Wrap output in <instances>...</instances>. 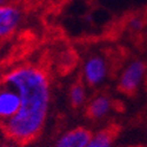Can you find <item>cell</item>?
I'll use <instances>...</instances> for the list:
<instances>
[{
  "mask_svg": "<svg viewBox=\"0 0 147 147\" xmlns=\"http://www.w3.org/2000/svg\"><path fill=\"white\" fill-rule=\"evenodd\" d=\"M0 147H12V146H0Z\"/></svg>",
  "mask_w": 147,
  "mask_h": 147,
  "instance_id": "cell-12",
  "label": "cell"
},
{
  "mask_svg": "<svg viewBox=\"0 0 147 147\" xmlns=\"http://www.w3.org/2000/svg\"><path fill=\"white\" fill-rule=\"evenodd\" d=\"M107 76V65L99 55L90 57L84 64V78L91 86L101 84Z\"/></svg>",
  "mask_w": 147,
  "mask_h": 147,
  "instance_id": "cell-4",
  "label": "cell"
},
{
  "mask_svg": "<svg viewBox=\"0 0 147 147\" xmlns=\"http://www.w3.org/2000/svg\"><path fill=\"white\" fill-rule=\"evenodd\" d=\"M69 99L74 107H80L84 104L85 99H86V91H85V87L80 82L73 84L69 92Z\"/></svg>",
  "mask_w": 147,
  "mask_h": 147,
  "instance_id": "cell-9",
  "label": "cell"
},
{
  "mask_svg": "<svg viewBox=\"0 0 147 147\" xmlns=\"http://www.w3.org/2000/svg\"><path fill=\"white\" fill-rule=\"evenodd\" d=\"M20 108V96L14 87L7 84L0 85V121L13 118Z\"/></svg>",
  "mask_w": 147,
  "mask_h": 147,
  "instance_id": "cell-2",
  "label": "cell"
},
{
  "mask_svg": "<svg viewBox=\"0 0 147 147\" xmlns=\"http://www.w3.org/2000/svg\"><path fill=\"white\" fill-rule=\"evenodd\" d=\"M20 21V12L17 7L9 5L0 6V38L11 34Z\"/></svg>",
  "mask_w": 147,
  "mask_h": 147,
  "instance_id": "cell-5",
  "label": "cell"
},
{
  "mask_svg": "<svg viewBox=\"0 0 147 147\" xmlns=\"http://www.w3.org/2000/svg\"><path fill=\"white\" fill-rule=\"evenodd\" d=\"M112 102L105 95H98L88 105V114L93 119L104 118L111 109Z\"/></svg>",
  "mask_w": 147,
  "mask_h": 147,
  "instance_id": "cell-7",
  "label": "cell"
},
{
  "mask_svg": "<svg viewBox=\"0 0 147 147\" xmlns=\"http://www.w3.org/2000/svg\"><path fill=\"white\" fill-rule=\"evenodd\" d=\"M114 131L111 129H105V131H100L96 134L91 137L90 141L87 142V145L85 147H112L113 144V133Z\"/></svg>",
  "mask_w": 147,
  "mask_h": 147,
  "instance_id": "cell-8",
  "label": "cell"
},
{
  "mask_svg": "<svg viewBox=\"0 0 147 147\" xmlns=\"http://www.w3.org/2000/svg\"><path fill=\"white\" fill-rule=\"evenodd\" d=\"M92 137L88 129L78 127L63 134L57 141L55 147H85Z\"/></svg>",
  "mask_w": 147,
  "mask_h": 147,
  "instance_id": "cell-6",
  "label": "cell"
},
{
  "mask_svg": "<svg viewBox=\"0 0 147 147\" xmlns=\"http://www.w3.org/2000/svg\"><path fill=\"white\" fill-rule=\"evenodd\" d=\"M4 4H5V0H0V6L4 5Z\"/></svg>",
  "mask_w": 147,
  "mask_h": 147,
  "instance_id": "cell-11",
  "label": "cell"
},
{
  "mask_svg": "<svg viewBox=\"0 0 147 147\" xmlns=\"http://www.w3.org/2000/svg\"><path fill=\"white\" fill-rule=\"evenodd\" d=\"M145 74V65L141 61H132L125 68L119 80V88L125 93H134Z\"/></svg>",
  "mask_w": 147,
  "mask_h": 147,
  "instance_id": "cell-3",
  "label": "cell"
},
{
  "mask_svg": "<svg viewBox=\"0 0 147 147\" xmlns=\"http://www.w3.org/2000/svg\"><path fill=\"white\" fill-rule=\"evenodd\" d=\"M131 1H133V3H138V4H146L147 3V0H131Z\"/></svg>",
  "mask_w": 147,
  "mask_h": 147,
  "instance_id": "cell-10",
  "label": "cell"
},
{
  "mask_svg": "<svg viewBox=\"0 0 147 147\" xmlns=\"http://www.w3.org/2000/svg\"><path fill=\"white\" fill-rule=\"evenodd\" d=\"M4 82L20 96L18 113L4 122L5 131L17 141H28L38 134L50 106V82L45 72L34 66H20L5 76Z\"/></svg>",
  "mask_w": 147,
  "mask_h": 147,
  "instance_id": "cell-1",
  "label": "cell"
}]
</instances>
